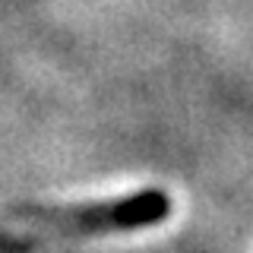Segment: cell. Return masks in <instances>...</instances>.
Segmentation results:
<instances>
[{"mask_svg": "<svg viewBox=\"0 0 253 253\" xmlns=\"http://www.w3.org/2000/svg\"><path fill=\"white\" fill-rule=\"evenodd\" d=\"M171 215V196L165 190H136L126 196L70 209H51V212H32V225L42 234L54 237H105V234H126L139 228L162 225Z\"/></svg>", "mask_w": 253, "mask_h": 253, "instance_id": "6da1fadb", "label": "cell"}]
</instances>
